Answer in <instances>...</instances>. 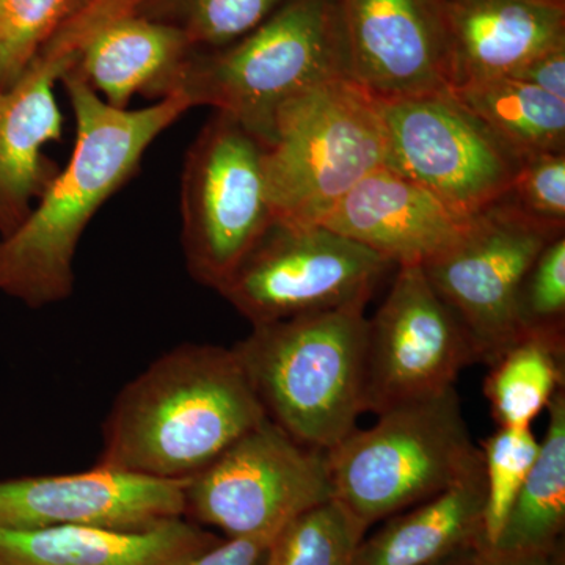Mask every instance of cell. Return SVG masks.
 <instances>
[{"label":"cell","mask_w":565,"mask_h":565,"mask_svg":"<svg viewBox=\"0 0 565 565\" xmlns=\"http://www.w3.org/2000/svg\"><path fill=\"white\" fill-rule=\"evenodd\" d=\"M537 457L516 493L492 548L548 552L563 546L565 527V392L553 396Z\"/></svg>","instance_id":"cell-21"},{"label":"cell","mask_w":565,"mask_h":565,"mask_svg":"<svg viewBox=\"0 0 565 565\" xmlns=\"http://www.w3.org/2000/svg\"><path fill=\"white\" fill-rule=\"evenodd\" d=\"M266 147L215 111L185 156L181 243L193 280L218 291L275 222Z\"/></svg>","instance_id":"cell-7"},{"label":"cell","mask_w":565,"mask_h":565,"mask_svg":"<svg viewBox=\"0 0 565 565\" xmlns=\"http://www.w3.org/2000/svg\"><path fill=\"white\" fill-rule=\"evenodd\" d=\"M338 79H349L341 0H285L236 43L193 50L163 98L228 114L269 147L282 104Z\"/></svg>","instance_id":"cell-3"},{"label":"cell","mask_w":565,"mask_h":565,"mask_svg":"<svg viewBox=\"0 0 565 565\" xmlns=\"http://www.w3.org/2000/svg\"><path fill=\"white\" fill-rule=\"evenodd\" d=\"M273 539L233 537L211 546L189 565H258Z\"/></svg>","instance_id":"cell-31"},{"label":"cell","mask_w":565,"mask_h":565,"mask_svg":"<svg viewBox=\"0 0 565 565\" xmlns=\"http://www.w3.org/2000/svg\"><path fill=\"white\" fill-rule=\"evenodd\" d=\"M285 0H139L137 13L177 29L195 51L236 43L263 24Z\"/></svg>","instance_id":"cell-25"},{"label":"cell","mask_w":565,"mask_h":565,"mask_svg":"<svg viewBox=\"0 0 565 565\" xmlns=\"http://www.w3.org/2000/svg\"><path fill=\"white\" fill-rule=\"evenodd\" d=\"M330 498L326 452L264 419L188 479L185 516L228 539H274L294 516Z\"/></svg>","instance_id":"cell-9"},{"label":"cell","mask_w":565,"mask_h":565,"mask_svg":"<svg viewBox=\"0 0 565 565\" xmlns=\"http://www.w3.org/2000/svg\"><path fill=\"white\" fill-rule=\"evenodd\" d=\"M393 264L322 225L274 222L218 294L255 326L370 302Z\"/></svg>","instance_id":"cell-8"},{"label":"cell","mask_w":565,"mask_h":565,"mask_svg":"<svg viewBox=\"0 0 565 565\" xmlns=\"http://www.w3.org/2000/svg\"><path fill=\"white\" fill-rule=\"evenodd\" d=\"M451 90L508 77L565 43V0H440Z\"/></svg>","instance_id":"cell-17"},{"label":"cell","mask_w":565,"mask_h":565,"mask_svg":"<svg viewBox=\"0 0 565 565\" xmlns=\"http://www.w3.org/2000/svg\"><path fill=\"white\" fill-rule=\"evenodd\" d=\"M349 79L377 102L451 90L440 0H341Z\"/></svg>","instance_id":"cell-15"},{"label":"cell","mask_w":565,"mask_h":565,"mask_svg":"<svg viewBox=\"0 0 565 565\" xmlns=\"http://www.w3.org/2000/svg\"><path fill=\"white\" fill-rule=\"evenodd\" d=\"M476 363L467 330L434 291L423 267H396L384 303L367 319L364 412L379 416L445 392Z\"/></svg>","instance_id":"cell-12"},{"label":"cell","mask_w":565,"mask_h":565,"mask_svg":"<svg viewBox=\"0 0 565 565\" xmlns=\"http://www.w3.org/2000/svg\"><path fill=\"white\" fill-rule=\"evenodd\" d=\"M188 479H156L95 467L81 473L0 481V530L57 526L150 530L185 516Z\"/></svg>","instance_id":"cell-14"},{"label":"cell","mask_w":565,"mask_h":565,"mask_svg":"<svg viewBox=\"0 0 565 565\" xmlns=\"http://www.w3.org/2000/svg\"><path fill=\"white\" fill-rule=\"evenodd\" d=\"M385 163L384 121L370 93L351 79L300 93L277 111L264 158L275 222L321 225Z\"/></svg>","instance_id":"cell-6"},{"label":"cell","mask_w":565,"mask_h":565,"mask_svg":"<svg viewBox=\"0 0 565 565\" xmlns=\"http://www.w3.org/2000/svg\"><path fill=\"white\" fill-rule=\"evenodd\" d=\"M264 419L234 349L181 344L122 386L103 424L96 465L189 479Z\"/></svg>","instance_id":"cell-2"},{"label":"cell","mask_w":565,"mask_h":565,"mask_svg":"<svg viewBox=\"0 0 565 565\" xmlns=\"http://www.w3.org/2000/svg\"><path fill=\"white\" fill-rule=\"evenodd\" d=\"M367 526L337 498L307 509L278 531L266 565H351Z\"/></svg>","instance_id":"cell-24"},{"label":"cell","mask_w":565,"mask_h":565,"mask_svg":"<svg viewBox=\"0 0 565 565\" xmlns=\"http://www.w3.org/2000/svg\"><path fill=\"white\" fill-rule=\"evenodd\" d=\"M470 565H564V548L548 552H500L482 544L476 550Z\"/></svg>","instance_id":"cell-32"},{"label":"cell","mask_w":565,"mask_h":565,"mask_svg":"<svg viewBox=\"0 0 565 565\" xmlns=\"http://www.w3.org/2000/svg\"><path fill=\"white\" fill-rule=\"evenodd\" d=\"M366 305L253 327L234 345L267 419L327 452L364 414Z\"/></svg>","instance_id":"cell-4"},{"label":"cell","mask_w":565,"mask_h":565,"mask_svg":"<svg viewBox=\"0 0 565 565\" xmlns=\"http://www.w3.org/2000/svg\"><path fill=\"white\" fill-rule=\"evenodd\" d=\"M377 103L386 134L385 166L449 210L473 218L511 191L522 159L451 90Z\"/></svg>","instance_id":"cell-10"},{"label":"cell","mask_w":565,"mask_h":565,"mask_svg":"<svg viewBox=\"0 0 565 565\" xmlns=\"http://www.w3.org/2000/svg\"><path fill=\"white\" fill-rule=\"evenodd\" d=\"M553 232L500 200L475 215L459 243L423 264L424 274L467 330L479 363L492 366L519 341L516 297Z\"/></svg>","instance_id":"cell-11"},{"label":"cell","mask_w":565,"mask_h":565,"mask_svg":"<svg viewBox=\"0 0 565 565\" xmlns=\"http://www.w3.org/2000/svg\"><path fill=\"white\" fill-rule=\"evenodd\" d=\"M137 0H88L58 29L24 73L0 90V237L31 214L58 173L44 148L62 137L55 85L76 65L82 46L104 21Z\"/></svg>","instance_id":"cell-13"},{"label":"cell","mask_w":565,"mask_h":565,"mask_svg":"<svg viewBox=\"0 0 565 565\" xmlns=\"http://www.w3.org/2000/svg\"><path fill=\"white\" fill-rule=\"evenodd\" d=\"M333 497L367 527L484 467L456 386L379 415L326 452Z\"/></svg>","instance_id":"cell-5"},{"label":"cell","mask_w":565,"mask_h":565,"mask_svg":"<svg viewBox=\"0 0 565 565\" xmlns=\"http://www.w3.org/2000/svg\"><path fill=\"white\" fill-rule=\"evenodd\" d=\"M61 84L76 120L70 162L41 193L28 218L0 237V294L31 308L68 299L74 255L88 223L131 180L154 140L191 110L180 96L141 109H117L73 71Z\"/></svg>","instance_id":"cell-1"},{"label":"cell","mask_w":565,"mask_h":565,"mask_svg":"<svg viewBox=\"0 0 565 565\" xmlns=\"http://www.w3.org/2000/svg\"><path fill=\"white\" fill-rule=\"evenodd\" d=\"M541 441L531 429H501L481 441L486 473L484 534L492 546L511 511L516 493L522 489Z\"/></svg>","instance_id":"cell-27"},{"label":"cell","mask_w":565,"mask_h":565,"mask_svg":"<svg viewBox=\"0 0 565 565\" xmlns=\"http://www.w3.org/2000/svg\"><path fill=\"white\" fill-rule=\"evenodd\" d=\"M504 199L546 228L564 233L565 151L523 158Z\"/></svg>","instance_id":"cell-29"},{"label":"cell","mask_w":565,"mask_h":565,"mask_svg":"<svg viewBox=\"0 0 565 565\" xmlns=\"http://www.w3.org/2000/svg\"><path fill=\"white\" fill-rule=\"evenodd\" d=\"M487 374L484 396L501 429H531L553 396L564 388L565 348L539 337H522Z\"/></svg>","instance_id":"cell-23"},{"label":"cell","mask_w":565,"mask_h":565,"mask_svg":"<svg viewBox=\"0 0 565 565\" xmlns=\"http://www.w3.org/2000/svg\"><path fill=\"white\" fill-rule=\"evenodd\" d=\"M508 77L525 82L565 102V43L535 55Z\"/></svg>","instance_id":"cell-30"},{"label":"cell","mask_w":565,"mask_h":565,"mask_svg":"<svg viewBox=\"0 0 565 565\" xmlns=\"http://www.w3.org/2000/svg\"><path fill=\"white\" fill-rule=\"evenodd\" d=\"M516 329L565 348V237H555L539 253L516 297Z\"/></svg>","instance_id":"cell-28"},{"label":"cell","mask_w":565,"mask_h":565,"mask_svg":"<svg viewBox=\"0 0 565 565\" xmlns=\"http://www.w3.org/2000/svg\"><path fill=\"white\" fill-rule=\"evenodd\" d=\"M218 542L217 535L184 516L140 531L0 530V565H189Z\"/></svg>","instance_id":"cell-18"},{"label":"cell","mask_w":565,"mask_h":565,"mask_svg":"<svg viewBox=\"0 0 565 565\" xmlns=\"http://www.w3.org/2000/svg\"><path fill=\"white\" fill-rule=\"evenodd\" d=\"M88 0H0V90Z\"/></svg>","instance_id":"cell-26"},{"label":"cell","mask_w":565,"mask_h":565,"mask_svg":"<svg viewBox=\"0 0 565 565\" xmlns=\"http://www.w3.org/2000/svg\"><path fill=\"white\" fill-rule=\"evenodd\" d=\"M482 544H487V542H482ZM482 544L459 550V552L452 553V555L446 556L445 559L438 561V563L433 565H470L471 559H473L476 550H478Z\"/></svg>","instance_id":"cell-33"},{"label":"cell","mask_w":565,"mask_h":565,"mask_svg":"<svg viewBox=\"0 0 565 565\" xmlns=\"http://www.w3.org/2000/svg\"><path fill=\"white\" fill-rule=\"evenodd\" d=\"M473 218L381 167L360 181L321 223L393 266H423L462 239Z\"/></svg>","instance_id":"cell-16"},{"label":"cell","mask_w":565,"mask_h":565,"mask_svg":"<svg viewBox=\"0 0 565 565\" xmlns=\"http://www.w3.org/2000/svg\"><path fill=\"white\" fill-rule=\"evenodd\" d=\"M484 467L448 490L390 516L373 537L362 541L351 565H433L486 542Z\"/></svg>","instance_id":"cell-20"},{"label":"cell","mask_w":565,"mask_h":565,"mask_svg":"<svg viewBox=\"0 0 565 565\" xmlns=\"http://www.w3.org/2000/svg\"><path fill=\"white\" fill-rule=\"evenodd\" d=\"M192 51L180 31L137 13L134 6L92 33L71 71L104 103L128 109L136 95L162 99Z\"/></svg>","instance_id":"cell-19"},{"label":"cell","mask_w":565,"mask_h":565,"mask_svg":"<svg viewBox=\"0 0 565 565\" xmlns=\"http://www.w3.org/2000/svg\"><path fill=\"white\" fill-rule=\"evenodd\" d=\"M451 93L520 159L565 151L563 99L511 77L475 82Z\"/></svg>","instance_id":"cell-22"}]
</instances>
